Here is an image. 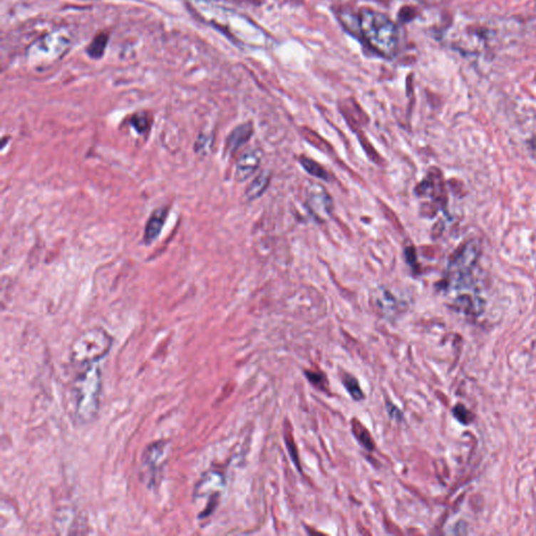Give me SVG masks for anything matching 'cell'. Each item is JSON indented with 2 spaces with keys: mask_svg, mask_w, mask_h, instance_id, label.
I'll list each match as a JSON object with an SVG mask.
<instances>
[{
  "mask_svg": "<svg viewBox=\"0 0 536 536\" xmlns=\"http://www.w3.org/2000/svg\"><path fill=\"white\" fill-rule=\"evenodd\" d=\"M131 124H133V126L134 127V128H135V130L140 133H145V131L148 130L149 126H150V124H149L148 118H147L145 115H134L133 120H131Z\"/></svg>",
  "mask_w": 536,
  "mask_h": 536,
  "instance_id": "16",
  "label": "cell"
},
{
  "mask_svg": "<svg viewBox=\"0 0 536 536\" xmlns=\"http://www.w3.org/2000/svg\"><path fill=\"white\" fill-rule=\"evenodd\" d=\"M307 374L308 379H309L310 381H311L314 385L319 386L321 385V381H323V376H321V374H316V373H311V372H307L306 373Z\"/></svg>",
  "mask_w": 536,
  "mask_h": 536,
  "instance_id": "19",
  "label": "cell"
},
{
  "mask_svg": "<svg viewBox=\"0 0 536 536\" xmlns=\"http://www.w3.org/2000/svg\"><path fill=\"white\" fill-rule=\"evenodd\" d=\"M107 40H108V37L106 35L98 36L88 48L89 55L93 58L100 57L105 48H106Z\"/></svg>",
  "mask_w": 536,
  "mask_h": 536,
  "instance_id": "14",
  "label": "cell"
},
{
  "mask_svg": "<svg viewBox=\"0 0 536 536\" xmlns=\"http://www.w3.org/2000/svg\"><path fill=\"white\" fill-rule=\"evenodd\" d=\"M480 256V245L475 240L469 241L460 247L453 257L448 272V282L450 286L463 284L473 274Z\"/></svg>",
  "mask_w": 536,
  "mask_h": 536,
  "instance_id": "4",
  "label": "cell"
},
{
  "mask_svg": "<svg viewBox=\"0 0 536 536\" xmlns=\"http://www.w3.org/2000/svg\"><path fill=\"white\" fill-rule=\"evenodd\" d=\"M222 487L223 479L220 473L212 470L203 473L193 491V501L196 506H200V519L211 515Z\"/></svg>",
  "mask_w": 536,
  "mask_h": 536,
  "instance_id": "5",
  "label": "cell"
},
{
  "mask_svg": "<svg viewBox=\"0 0 536 536\" xmlns=\"http://www.w3.org/2000/svg\"><path fill=\"white\" fill-rule=\"evenodd\" d=\"M353 431L355 432V435L359 438V442L365 446L368 450H373V442L371 439L370 435L368 434L367 431L361 428V432H359L357 428H353Z\"/></svg>",
  "mask_w": 536,
  "mask_h": 536,
  "instance_id": "18",
  "label": "cell"
},
{
  "mask_svg": "<svg viewBox=\"0 0 536 536\" xmlns=\"http://www.w3.org/2000/svg\"><path fill=\"white\" fill-rule=\"evenodd\" d=\"M252 133H254V128H252V123H245V124L240 125V126L234 128L233 133L230 134L229 138H227V151L231 154L234 153L243 145L249 142Z\"/></svg>",
  "mask_w": 536,
  "mask_h": 536,
  "instance_id": "11",
  "label": "cell"
},
{
  "mask_svg": "<svg viewBox=\"0 0 536 536\" xmlns=\"http://www.w3.org/2000/svg\"><path fill=\"white\" fill-rule=\"evenodd\" d=\"M69 44L71 42L64 34L56 32L44 36L33 44L30 50L31 59L35 62H48L50 60H56V58H60L66 53Z\"/></svg>",
  "mask_w": 536,
  "mask_h": 536,
  "instance_id": "6",
  "label": "cell"
},
{
  "mask_svg": "<svg viewBox=\"0 0 536 536\" xmlns=\"http://www.w3.org/2000/svg\"><path fill=\"white\" fill-rule=\"evenodd\" d=\"M113 343V337L103 328L85 330L71 344L69 349L71 364L80 370L95 365L110 352Z\"/></svg>",
  "mask_w": 536,
  "mask_h": 536,
  "instance_id": "3",
  "label": "cell"
},
{
  "mask_svg": "<svg viewBox=\"0 0 536 536\" xmlns=\"http://www.w3.org/2000/svg\"><path fill=\"white\" fill-rule=\"evenodd\" d=\"M359 29L372 50L391 58L398 46V31L394 22L383 13L363 10L359 13Z\"/></svg>",
  "mask_w": 536,
  "mask_h": 536,
  "instance_id": "2",
  "label": "cell"
},
{
  "mask_svg": "<svg viewBox=\"0 0 536 536\" xmlns=\"http://www.w3.org/2000/svg\"><path fill=\"white\" fill-rule=\"evenodd\" d=\"M300 162L302 167H303L310 175L319 178V180H329V175H328L327 171H326L321 165L318 164V163L307 158H302Z\"/></svg>",
  "mask_w": 536,
  "mask_h": 536,
  "instance_id": "13",
  "label": "cell"
},
{
  "mask_svg": "<svg viewBox=\"0 0 536 536\" xmlns=\"http://www.w3.org/2000/svg\"><path fill=\"white\" fill-rule=\"evenodd\" d=\"M344 385H345L348 392L350 393V395H351L353 399H355V401H361L365 398V396H364L363 394V391L359 388L356 379L353 378L351 376H347L346 377L345 381H344Z\"/></svg>",
  "mask_w": 536,
  "mask_h": 536,
  "instance_id": "15",
  "label": "cell"
},
{
  "mask_svg": "<svg viewBox=\"0 0 536 536\" xmlns=\"http://www.w3.org/2000/svg\"><path fill=\"white\" fill-rule=\"evenodd\" d=\"M307 205L310 211L321 220H325L331 215L332 200L321 185L314 184L309 187Z\"/></svg>",
  "mask_w": 536,
  "mask_h": 536,
  "instance_id": "8",
  "label": "cell"
},
{
  "mask_svg": "<svg viewBox=\"0 0 536 536\" xmlns=\"http://www.w3.org/2000/svg\"><path fill=\"white\" fill-rule=\"evenodd\" d=\"M102 373L97 365L81 368L73 383L75 413L78 421L91 423L100 410Z\"/></svg>",
  "mask_w": 536,
  "mask_h": 536,
  "instance_id": "1",
  "label": "cell"
},
{
  "mask_svg": "<svg viewBox=\"0 0 536 536\" xmlns=\"http://www.w3.org/2000/svg\"><path fill=\"white\" fill-rule=\"evenodd\" d=\"M167 448L166 442H154L143 453L142 470L148 480L149 485H155L156 478L160 475L166 460Z\"/></svg>",
  "mask_w": 536,
  "mask_h": 536,
  "instance_id": "7",
  "label": "cell"
},
{
  "mask_svg": "<svg viewBox=\"0 0 536 536\" xmlns=\"http://www.w3.org/2000/svg\"><path fill=\"white\" fill-rule=\"evenodd\" d=\"M169 213V209L167 207H160L153 212L151 217L147 222L146 230H145L144 240L146 243H152L162 232L165 222Z\"/></svg>",
  "mask_w": 536,
  "mask_h": 536,
  "instance_id": "10",
  "label": "cell"
},
{
  "mask_svg": "<svg viewBox=\"0 0 536 536\" xmlns=\"http://www.w3.org/2000/svg\"><path fill=\"white\" fill-rule=\"evenodd\" d=\"M262 158L263 152L261 149L254 148L245 151L237 162L234 178L241 182L249 180L260 167Z\"/></svg>",
  "mask_w": 536,
  "mask_h": 536,
  "instance_id": "9",
  "label": "cell"
},
{
  "mask_svg": "<svg viewBox=\"0 0 536 536\" xmlns=\"http://www.w3.org/2000/svg\"><path fill=\"white\" fill-rule=\"evenodd\" d=\"M304 136H305V140H307L308 142L310 143V144L314 145L316 148H319L323 151L329 150V145H328L327 143L325 142V140H321L318 134L311 133H309V131H307V133H305V134H304Z\"/></svg>",
  "mask_w": 536,
  "mask_h": 536,
  "instance_id": "17",
  "label": "cell"
},
{
  "mask_svg": "<svg viewBox=\"0 0 536 536\" xmlns=\"http://www.w3.org/2000/svg\"><path fill=\"white\" fill-rule=\"evenodd\" d=\"M270 182V173L268 171L262 172L257 176L256 180L252 182L245 193V197L249 201L257 200L261 197L263 193L267 191L268 185Z\"/></svg>",
  "mask_w": 536,
  "mask_h": 536,
  "instance_id": "12",
  "label": "cell"
}]
</instances>
